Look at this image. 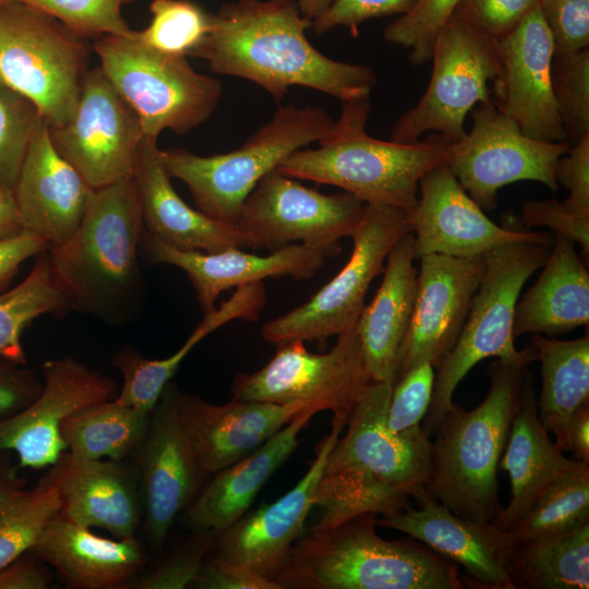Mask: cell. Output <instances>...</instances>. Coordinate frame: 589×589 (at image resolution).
Masks as SVG:
<instances>
[{"label": "cell", "mask_w": 589, "mask_h": 589, "mask_svg": "<svg viewBox=\"0 0 589 589\" xmlns=\"http://www.w3.org/2000/svg\"><path fill=\"white\" fill-rule=\"evenodd\" d=\"M56 151L98 189L132 176L144 136L133 108L100 65L91 69L70 120L49 128Z\"/></svg>", "instance_id": "cell-16"}, {"label": "cell", "mask_w": 589, "mask_h": 589, "mask_svg": "<svg viewBox=\"0 0 589 589\" xmlns=\"http://www.w3.org/2000/svg\"><path fill=\"white\" fill-rule=\"evenodd\" d=\"M554 175L557 184L568 190V196L562 202L564 208L589 218V134L557 160Z\"/></svg>", "instance_id": "cell-52"}, {"label": "cell", "mask_w": 589, "mask_h": 589, "mask_svg": "<svg viewBox=\"0 0 589 589\" xmlns=\"http://www.w3.org/2000/svg\"><path fill=\"white\" fill-rule=\"evenodd\" d=\"M9 450L0 452V517L25 491V479L19 474L20 466Z\"/></svg>", "instance_id": "cell-57"}, {"label": "cell", "mask_w": 589, "mask_h": 589, "mask_svg": "<svg viewBox=\"0 0 589 589\" xmlns=\"http://www.w3.org/2000/svg\"><path fill=\"white\" fill-rule=\"evenodd\" d=\"M178 413L201 469L215 473L252 454L297 416L320 410L310 404L231 399L212 405L178 392Z\"/></svg>", "instance_id": "cell-25"}, {"label": "cell", "mask_w": 589, "mask_h": 589, "mask_svg": "<svg viewBox=\"0 0 589 589\" xmlns=\"http://www.w3.org/2000/svg\"><path fill=\"white\" fill-rule=\"evenodd\" d=\"M190 588L195 589H281L264 576L231 566L213 554L206 556Z\"/></svg>", "instance_id": "cell-54"}, {"label": "cell", "mask_w": 589, "mask_h": 589, "mask_svg": "<svg viewBox=\"0 0 589 589\" xmlns=\"http://www.w3.org/2000/svg\"><path fill=\"white\" fill-rule=\"evenodd\" d=\"M393 384L371 382L352 407L347 432L329 450L313 506L324 528L353 515H385L407 505L430 474L431 441L422 426L393 432L387 411Z\"/></svg>", "instance_id": "cell-2"}, {"label": "cell", "mask_w": 589, "mask_h": 589, "mask_svg": "<svg viewBox=\"0 0 589 589\" xmlns=\"http://www.w3.org/2000/svg\"><path fill=\"white\" fill-rule=\"evenodd\" d=\"M36 257L23 281L0 292V356L21 364H26L22 345L24 329L43 315L61 317L72 311L52 274L47 251Z\"/></svg>", "instance_id": "cell-38"}, {"label": "cell", "mask_w": 589, "mask_h": 589, "mask_svg": "<svg viewBox=\"0 0 589 589\" xmlns=\"http://www.w3.org/2000/svg\"><path fill=\"white\" fill-rule=\"evenodd\" d=\"M197 531L200 536L194 541L136 580L132 579L127 588L182 589L190 587L220 533L214 530Z\"/></svg>", "instance_id": "cell-47"}, {"label": "cell", "mask_w": 589, "mask_h": 589, "mask_svg": "<svg viewBox=\"0 0 589 589\" xmlns=\"http://www.w3.org/2000/svg\"><path fill=\"white\" fill-rule=\"evenodd\" d=\"M506 562L517 588L588 589L589 521L561 534L507 542Z\"/></svg>", "instance_id": "cell-35"}, {"label": "cell", "mask_w": 589, "mask_h": 589, "mask_svg": "<svg viewBox=\"0 0 589 589\" xmlns=\"http://www.w3.org/2000/svg\"><path fill=\"white\" fill-rule=\"evenodd\" d=\"M416 2L417 0H334L322 15L311 22V27L320 35L342 26L356 36L363 22L393 14L404 15Z\"/></svg>", "instance_id": "cell-50"}, {"label": "cell", "mask_w": 589, "mask_h": 589, "mask_svg": "<svg viewBox=\"0 0 589 589\" xmlns=\"http://www.w3.org/2000/svg\"><path fill=\"white\" fill-rule=\"evenodd\" d=\"M461 0H417L413 8L388 24L385 40L409 49V61L421 65L431 60L433 44L453 17Z\"/></svg>", "instance_id": "cell-45"}, {"label": "cell", "mask_w": 589, "mask_h": 589, "mask_svg": "<svg viewBox=\"0 0 589 589\" xmlns=\"http://www.w3.org/2000/svg\"><path fill=\"white\" fill-rule=\"evenodd\" d=\"M576 461L564 456L540 421L533 380L527 370L520 404L500 460L509 476L510 501L491 522L502 531L510 530Z\"/></svg>", "instance_id": "cell-30"}, {"label": "cell", "mask_w": 589, "mask_h": 589, "mask_svg": "<svg viewBox=\"0 0 589 589\" xmlns=\"http://www.w3.org/2000/svg\"><path fill=\"white\" fill-rule=\"evenodd\" d=\"M61 512L57 486L45 476L25 490L0 517V569L28 552Z\"/></svg>", "instance_id": "cell-40"}, {"label": "cell", "mask_w": 589, "mask_h": 589, "mask_svg": "<svg viewBox=\"0 0 589 589\" xmlns=\"http://www.w3.org/2000/svg\"><path fill=\"white\" fill-rule=\"evenodd\" d=\"M496 49L502 63L493 83L496 108L531 139L566 141L552 91L554 44L540 8L496 40Z\"/></svg>", "instance_id": "cell-21"}, {"label": "cell", "mask_w": 589, "mask_h": 589, "mask_svg": "<svg viewBox=\"0 0 589 589\" xmlns=\"http://www.w3.org/2000/svg\"><path fill=\"white\" fill-rule=\"evenodd\" d=\"M41 389L43 382L32 369L0 356V418L28 406Z\"/></svg>", "instance_id": "cell-53"}, {"label": "cell", "mask_w": 589, "mask_h": 589, "mask_svg": "<svg viewBox=\"0 0 589 589\" xmlns=\"http://www.w3.org/2000/svg\"><path fill=\"white\" fill-rule=\"evenodd\" d=\"M47 250L45 240L27 231L0 241V292L9 289L25 261Z\"/></svg>", "instance_id": "cell-55"}, {"label": "cell", "mask_w": 589, "mask_h": 589, "mask_svg": "<svg viewBox=\"0 0 589 589\" xmlns=\"http://www.w3.org/2000/svg\"><path fill=\"white\" fill-rule=\"evenodd\" d=\"M58 570L71 588H125L144 564L134 538L108 539L59 513L28 551Z\"/></svg>", "instance_id": "cell-29"}, {"label": "cell", "mask_w": 589, "mask_h": 589, "mask_svg": "<svg viewBox=\"0 0 589 589\" xmlns=\"http://www.w3.org/2000/svg\"><path fill=\"white\" fill-rule=\"evenodd\" d=\"M51 579L45 562L31 552L0 569V589H47Z\"/></svg>", "instance_id": "cell-56"}, {"label": "cell", "mask_w": 589, "mask_h": 589, "mask_svg": "<svg viewBox=\"0 0 589 589\" xmlns=\"http://www.w3.org/2000/svg\"><path fill=\"white\" fill-rule=\"evenodd\" d=\"M518 218L526 229L546 227L555 235L578 243L588 260L589 254V218L576 216L567 212L562 203L554 199L528 200L520 208Z\"/></svg>", "instance_id": "cell-51"}, {"label": "cell", "mask_w": 589, "mask_h": 589, "mask_svg": "<svg viewBox=\"0 0 589 589\" xmlns=\"http://www.w3.org/2000/svg\"><path fill=\"white\" fill-rule=\"evenodd\" d=\"M365 204L348 192L323 194L275 169L264 176L240 208L235 226L248 249L274 252L294 243L340 252Z\"/></svg>", "instance_id": "cell-15"}, {"label": "cell", "mask_w": 589, "mask_h": 589, "mask_svg": "<svg viewBox=\"0 0 589 589\" xmlns=\"http://www.w3.org/2000/svg\"><path fill=\"white\" fill-rule=\"evenodd\" d=\"M346 421L334 419L304 477L274 503L245 513L221 531L213 546L215 557L274 580L293 543L302 536L326 457Z\"/></svg>", "instance_id": "cell-23"}, {"label": "cell", "mask_w": 589, "mask_h": 589, "mask_svg": "<svg viewBox=\"0 0 589 589\" xmlns=\"http://www.w3.org/2000/svg\"><path fill=\"white\" fill-rule=\"evenodd\" d=\"M434 378L433 365L423 362L393 385L387 411V424L393 432L420 426L431 402Z\"/></svg>", "instance_id": "cell-46"}, {"label": "cell", "mask_w": 589, "mask_h": 589, "mask_svg": "<svg viewBox=\"0 0 589 589\" xmlns=\"http://www.w3.org/2000/svg\"><path fill=\"white\" fill-rule=\"evenodd\" d=\"M94 192L53 147L43 118L25 153L13 189L25 231L48 244L65 242L80 226Z\"/></svg>", "instance_id": "cell-26"}, {"label": "cell", "mask_w": 589, "mask_h": 589, "mask_svg": "<svg viewBox=\"0 0 589 589\" xmlns=\"http://www.w3.org/2000/svg\"><path fill=\"white\" fill-rule=\"evenodd\" d=\"M472 127L459 141L443 142L444 164L468 195L483 209L493 211L497 192L518 181H537L555 192V166L570 144L544 142L525 135L493 100L471 110ZM443 141V140H442Z\"/></svg>", "instance_id": "cell-13"}, {"label": "cell", "mask_w": 589, "mask_h": 589, "mask_svg": "<svg viewBox=\"0 0 589 589\" xmlns=\"http://www.w3.org/2000/svg\"><path fill=\"white\" fill-rule=\"evenodd\" d=\"M411 231L410 212L383 204H365L351 235L353 248L340 272L302 305L266 322L264 340L324 341L353 328L364 308L372 280L383 274L394 244Z\"/></svg>", "instance_id": "cell-11"}, {"label": "cell", "mask_w": 589, "mask_h": 589, "mask_svg": "<svg viewBox=\"0 0 589 589\" xmlns=\"http://www.w3.org/2000/svg\"><path fill=\"white\" fill-rule=\"evenodd\" d=\"M537 360L530 342L512 358L488 368L490 389L471 410L453 405L431 442L425 491L454 514L492 521L502 509L497 470L518 410L528 364Z\"/></svg>", "instance_id": "cell-4"}, {"label": "cell", "mask_w": 589, "mask_h": 589, "mask_svg": "<svg viewBox=\"0 0 589 589\" xmlns=\"http://www.w3.org/2000/svg\"><path fill=\"white\" fill-rule=\"evenodd\" d=\"M541 363L542 386L538 416L554 436L556 447L568 452L567 426L572 416L589 405V336L556 340L532 334L530 341Z\"/></svg>", "instance_id": "cell-34"}, {"label": "cell", "mask_w": 589, "mask_h": 589, "mask_svg": "<svg viewBox=\"0 0 589 589\" xmlns=\"http://www.w3.org/2000/svg\"><path fill=\"white\" fill-rule=\"evenodd\" d=\"M149 11V24L134 36L168 55L193 57L212 26V14L190 0H153Z\"/></svg>", "instance_id": "cell-41"}, {"label": "cell", "mask_w": 589, "mask_h": 589, "mask_svg": "<svg viewBox=\"0 0 589 589\" xmlns=\"http://www.w3.org/2000/svg\"><path fill=\"white\" fill-rule=\"evenodd\" d=\"M334 0H297L301 14L311 22L322 15Z\"/></svg>", "instance_id": "cell-60"}, {"label": "cell", "mask_w": 589, "mask_h": 589, "mask_svg": "<svg viewBox=\"0 0 589 589\" xmlns=\"http://www.w3.org/2000/svg\"><path fill=\"white\" fill-rule=\"evenodd\" d=\"M43 378L40 394L28 406L0 418V452H13L20 468L53 465L67 450L61 422L81 408L118 395L112 378L72 357L46 361Z\"/></svg>", "instance_id": "cell-18"}, {"label": "cell", "mask_w": 589, "mask_h": 589, "mask_svg": "<svg viewBox=\"0 0 589 589\" xmlns=\"http://www.w3.org/2000/svg\"><path fill=\"white\" fill-rule=\"evenodd\" d=\"M536 283L516 303L513 335H557L589 323V274L575 242L555 235Z\"/></svg>", "instance_id": "cell-33"}, {"label": "cell", "mask_w": 589, "mask_h": 589, "mask_svg": "<svg viewBox=\"0 0 589 589\" xmlns=\"http://www.w3.org/2000/svg\"><path fill=\"white\" fill-rule=\"evenodd\" d=\"M25 232L13 191L0 190V241Z\"/></svg>", "instance_id": "cell-59"}, {"label": "cell", "mask_w": 589, "mask_h": 589, "mask_svg": "<svg viewBox=\"0 0 589 589\" xmlns=\"http://www.w3.org/2000/svg\"><path fill=\"white\" fill-rule=\"evenodd\" d=\"M416 260L429 254L479 257L513 241L553 245L555 235L530 231L512 215L500 226L468 195L445 164L426 172L410 212Z\"/></svg>", "instance_id": "cell-17"}, {"label": "cell", "mask_w": 589, "mask_h": 589, "mask_svg": "<svg viewBox=\"0 0 589 589\" xmlns=\"http://www.w3.org/2000/svg\"><path fill=\"white\" fill-rule=\"evenodd\" d=\"M149 416L110 399L68 416L60 433L67 450L76 457L121 461L144 441Z\"/></svg>", "instance_id": "cell-36"}, {"label": "cell", "mask_w": 589, "mask_h": 589, "mask_svg": "<svg viewBox=\"0 0 589 589\" xmlns=\"http://www.w3.org/2000/svg\"><path fill=\"white\" fill-rule=\"evenodd\" d=\"M178 392L166 385L149 416L136 454L145 530L153 544L164 543L178 515L196 497L206 473L201 469L178 413Z\"/></svg>", "instance_id": "cell-20"}, {"label": "cell", "mask_w": 589, "mask_h": 589, "mask_svg": "<svg viewBox=\"0 0 589 589\" xmlns=\"http://www.w3.org/2000/svg\"><path fill=\"white\" fill-rule=\"evenodd\" d=\"M141 251L153 263L173 265L187 274L204 315L215 309V301L225 290L266 278L309 279L325 265L327 257L338 254L328 248L305 243L290 244L266 256L240 248L217 252L183 251L165 244L145 229Z\"/></svg>", "instance_id": "cell-24"}, {"label": "cell", "mask_w": 589, "mask_h": 589, "mask_svg": "<svg viewBox=\"0 0 589 589\" xmlns=\"http://www.w3.org/2000/svg\"><path fill=\"white\" fill-rule=\"evenodd\" d=\"M551 248L540 242L513 241L484 255L485 268L465 324L436 369L431 402L421 425L429 436L454 405L458 384L478 362L518 353L513 335L515 306L522 287L543 266Z\"/></svg>", "instance_id": "cell-9"}, {"label": "cell", "mask_w": 589, "mask_h": 589, "mask_svg": "<svg viewBox=\"0 0 589 589\" xmlns=\"http://www.w3.org/2000/svg\"><path fill=\"white\" fill-rule=\"evenodd\" d=\"M334 123L323 108L285 105L238 149L200 156L168 148L160 157L168 175L188 185L199 211L235 225L259 181L293 152L326 137Z\"/></svg>", "instance_id": "cell-7"}, {"label": "cell", "mask_w": 589, "mask_h": 589, "mask_svg": "<svg viewBox=\"0 0 589 589\" xmlns=\"http://www.w3.org/2000/svg\"><path fill=\"white\" fill-rule=\"evenodd\" d=\"M315 414L306 411L239 461L215 472L185 510L187 522L196 530L221 532L248 510L272 474L289 458L299 434Z\"/></svg>", "instance_id": "cell-32"}, {"label": "cell", "mask_w": 589, "mask_h": 589, "mask_svg": "<svg viewBox=\"0 0 589 589\" xmlns=\"http://www.w3.org/2000/svg\"><path fill=\"white\" fill-rule=\"evenodd\" d=\"M541 0H461L454 15L498 40L509 34Z\"/></svg>", "instance_id": "cell-48"}, {"label": "cell", "mask_w": 589, "mask_h": 589, "mask_svg": "<svg viewBox=\"0 0 589 589\" xmlns=\"http://www.w3.org/2000/svg\"><path fill=\"white\" fill-rule=\"evenodd\" d=\"M309 27L297 0H236L212 14L209 33L193 57L216 74L257 84L276 100L296 85L341 101L370 96L373 69L323 55L308 40Z\"/></svg>", "instance_id": "cell-1"}, {"label": "cell", "mask_w": 589, "mask_h": 589, "mask_svg": "<svg viewBox=\"0 0 589 589\" xmlns=\"http://www.w3.org/2000/svg\"><path fill=\"white\" fill-rule=\"evenodd\" d=\"M370 96L342 101L332 132L312 149H298L277 168L281 173L342 189L364 204H383L411 212L419 182L444 164L443 141L398 143L370 136L366 122Z\"/></svg>", "instance_id": "cell-6"}, {"label": "cell", "mask_w": 589, "mask_h": 589, "mask_svg": "<svg viewBox=\"0 0 589 589\" xmlns=\"http://www.w3.org/2000/svg\"><path fill=\"white\" fill-rule=\"evenodd\" d=\"M419 260L416 301L399 347L395 383L423 362L434 369L442 364L458 339L485 268L484 255L429 254Z\"/></svg>", "instance_id": "cell-19"}, {"label": "cell", "mask_w": 589, "mask_h": 589, "mask_svg": "<svg viewBox=\"0 0 589 589\" xmlns=\"http://www.w3.org/2000/svg\"><path fill=\"white\" fill-rule=\"evenodd\" d=\"M132 178L140 197L144 229L165 244L202 252L248 249L235 225L212 218L180 197L161 161L156 137L143 136Z\"/></svg>", "instance_id": "cell-28"}, {"label": "cell", "mask_w": 589, "mask_h": 589, "mask_svg": "<svg viewBox=\"0 0 589 589\" xmlns=\"http://www.w3.org/2000/svg\"><path fill=\"white\" fill-rule=\"evenodd\" d=\"M337 337L325 353L309 352L302 340L278 345L261 370L235 376L232 398L280 405L305 402L320 411L330 410L334 419L347 422L372 380L356 326Z\"/></svg>", "instance_id": "cell-14"}, {"label": "cell", "mask_w": 589, "mask_h": 589, "mask_svg": "<svg viewBox=\"0 0 589 589\" xmlns=\"http://www.w3.org/2000/svg\"><path fill=\"white\" fill-rule=\"evenodd\" d=\"M539 8L552 34L554 53L589 47V0H541Z\"/></svg>", "instance_id": "cell-49"}, {"label": "cell", "mask_w": 589, "mask_h": 589, "mask_svg": "<svg viewBox=\"0 0 589 589\" xmlns=\"http://www.w3.org/2000/svg\"><path fill=\"white\" fill-rule=\"evenodd\" d=\"M92 49L87 38L55 17L0 1V82L33 101L49 128L72 117Z\"/></svg>", "instance_id": "cell-8"}, {"label": "cell", "mask_w": 589, "mask_h": 589, "mask_svg": "<svg viewBox=\"0 0 589 589\" xmlns=\"http://www.w3.org/2000/svg\"><path fill=\"white\" fill-rule=\"evenodd\" d=\"M143 232L132 176L94 189L74 233L47 250L52 274L72 310L112 325L139 316L145 301L139 260Z\"/></svg>", "instance_id": "cell-3"}, {"label": "cell", "mask_w": 589, "mask_h": 589, "mask_svg": "<svg viewBox=\"0 0 589 589\" xmlns=\"http://www.w3.org/2000/svg\"><path fill=\"white\" fill-rule=\"evenodd\" d=\"M46 474L57 486L60 513L69 520L105 529L117 539L135 537L143 516L139 476L121 461L63 452Z\"/></svg>", "instance_id": "cell-27"}, {"label": "cell", "mask_w": 589, "mask_h": 589, "mask_svg": "<svg viewBox=\"0 0 589 589\" xmlns=\"http://www.w3.org/2000/svg\"><path fill=\"white\" fill-rule=\"evenodd\" d=\"M413 233H405L389 251L383 279L357 321L363 359L373 382L395 383L397 356L407 333L417 294Z\"/></svg>", "instance_id": "cell-31"}, {"label": "cell", "mask_w": 589, "mask_h": 589, "mask_svg": "<svg viewBox=\"0 0 589 589\" xmlns=\"http://www.w3.org/2000/svg\"><path fill=\"white\" fill-rule=\"evenodd\" d=\"M41 119L33 101L0 82V190L13 191Z\"/></svg>", "instance_id": "cell-43"}, {"label": "cell", "mask_w": 589, "mask_h": 589, "mask_svg": "<svg viewBox=\"0 0 589 589\" xmlns=\"http://www.w3.org/2000/svg\"><path fill=\"white\" fill-rule=\"evenodd\" d=\"M417 508H402L376 517V525L424 543L465 570L461 579L479 589H517L507 567L504 531L491 521L454 514L425 489L414 496Z\"/></svg>", "instance_id": "cell-22"}, {"label": "cell", "mask_w": 589, "mask_h": 589, "mask_svg": "<svg viewBox=\"0 0 589 589\" xmlns=\"http://www.w3.org/2000/svg\"><path fill=\"white\" fill-rule=\"evenodd\" d=\"M235 310L227 303L204 315L184 344L164 359H146L134 348L121 347L112 357V365L122 375V387L115 398L119 404L151 414L166 385L190 351L207 335L233 321Z\"/></svg>", "instance_id": "cell-37"}, {"label": "cell", "mask_w": 589, "mask_h": 589, "mask_svg": "<svg viewBox=\"0 0 589 589\" xmlns=\"http://www.w3.org/2000/svg\"><path fill=\"white\" fill-rule=\"evenodd\" d=\"M100 68L136 112L144 135L165 130L183 135L207 121L221 94L219 80L199 73L187 57L168 55L128 36L106 35L93 43Z\"/></svg>", "instance_id": "cell-10"}, {"label": "cell", "mask_w": 589, "mask_h": 589, "mask_svg": "<svg viewBox=\"0 0 589 589\" xmlns=\"http://www.w3.org/2000/svg\"><path fill=\"white\" fill-rule=\"evenodd\" d=\"M371 512L312 527L274 578L281 589H464L458 565L413 539L386 540Z\"/></svg>", "instance_id": "cell-5"}, {"label": "cell", "mask_w": 589, "mask_h": 589, "mask_svg": "<svg viewBox=\"0 0 589 589\" xmlns=\"http://www.w3.org/2000/svg\"><path fill=\"white\" fill-rule=\"evenodd\" d=\"M589 521V465L580 461L560 476L510 530L509 543L546 538Z\"/></svg>", "instance_id": "cell-39"}, {"label": "cell", "mask_w": 589, "mask_h": 589, "mask_svg": "<svg viewBox=\"0 0 589 589\" xmlns=\"http://www.w3.org/2000/svg\"><path fill=\"white\" fill-rule=\"evenodd\" d=\"M568 452L577 461L589 465V405L578 409L567 426Z\"/></svg>", "instance_id": "cell-58"}, {"label": "cell", "mask_w": 589, "mask_h": 589, "mask_svg": "<svg viewBox=\"0 0 589 589\" xmlns=\"http://www.w3.org/2000/svg\"><path fill=\"white\" fill-rule=\"evenodd\" d=\"M429 85L417 105L394 124L390 140L414 143L426 132H436L445 143L466 135L465 120L474 106L492 101L489 83L501 76L496 40L453 17L436 36Z\"/></svg>", "instance_id": "cell-12"}, {"label": "cell", "mask_w": 589, "mask_h": 589, "mask_svg": "<svg viewBox=\"0 0 589 589\" xmlns=\"http://www.w3.org/2000/svg\"><path fill=\"white\" fill-rule=\"evenodd\" d=\"M15 1L55 17L87 39L106 35L128 36L133 29L122 8L136 0H0Z\"/></svg>", "instance_id": "cell-44"}, {"label": "cell", "mask_w": 589, "mask_h": 589, "mask_svg": "<svg viewBox=\"0 0 589 589\" xmlns=\"http://www.w3.org/2000/svg\"><path fill=\"white\" fill-rule=\"evenodd\" d=\"M551 75L566 141L573 145L589 134V48L554 53Z\"/></svg>", "instance_id": "cell-42"}]
</instances>
